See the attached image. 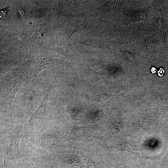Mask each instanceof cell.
Instances as JSON below:
<instances>
[{"label": "cell", "mask_w": 168, "mask_h": 168, "mask_svg": "<svg viewBox=\"0 0 168 168\" xmlns=\"http://www.w3.org/2000/svg\"><path fill=\"white\" fill-rule=\"evenodd\" d=\"M19 127L10 133L6 142L4 163L9 161H16L17 160L22 158L19 146L22 136V129Z\"/></svg>", "instance_id": "cell-1"}, {"label": "cell", "mask_w": 168, "mask_h": 168, "mask_svg": "<svg viewBox=\"0 0 168 168\" xmlns=\"http://www.w3.org/2000/svg\"><path fill=\"white\" fill-rule=\"evenodd\" d=\"M24 118L21 113L10 114L4 115L1 122V134L2 135L12 131L19 126Z\"/></svg>", "instance_id": "cell-2"}, {"label": "cell", "mask_w": 168, "mask_h": 168, "mask_svg": "<svg viewBox=\"0 0 168 168\" xmlns=\"http://www.w3.org/2000/svg\"><path fill=\"white\" fill-rule=\"evenodd\" d=\"M121 149L132 153L138 156L141 155L140 151L146 149L145 147L140 142L131 138H126L120 145Z\"/></svg>", "instance_id": "cell-3"}, {"label": "cell", "mask_w": 168, "mask_h": 168, "mask_svg": "<svg viewBox=\"0 0 168 168\" xmlns=\"http://www.w3.org/2000/svg\"><path fill=\"white\" fill-rule=\"evenodd\" d=\"M21 76H12L6 80L7 88L9 94V104L11 107L13 98L22 80Z\"/></svg>", "instance_id": "cell-4"}, {"label": "cell", "mask_w": 168, "mask_h": 168, "mask_svg": "<svg viewBox=\"0 0 168 168\" xmlns=\"http://www.w3.org/2000/svg\"><path fill=\"white\" fill-rule=\"evenodd\" d=\"M47 100H45L42 103L41 105L34 113L30 119L25 125V129L28 130H31L36 125L37 121L42 119L44 115L46 109V104Z\"/></svg>", "instance_id": "cell-5"}, {"label": "cell", "mask_w": 168, "mask_h": 168, "mask_svg": "<svg viewBox=\"0 0 168 168\" xmlns=\"http://www.w3.org/2000/svg\"><path fill=\"white\" fill-rule=\"evenodd\" d=\"M121 1H112L107 2L105 4L100 7L98 9L103 11L106 13H111L116 11L121 6Z\"/></svg>", "instance_id": "cell-6"}, {"label": "cell", "mask_w": 168, "mask_h": 168, "mask_svg": "<svg viewBox=\"0 0 168 168\" xmlns=\"http://www.w3.org/2000/svg\"><path fill=\"white\" fill-rule=\"evenodd\" d=\"M34 96V93L31 90H28L23 96L22 100L26 103L30 104L33 100Z\"/></svg>", "instance_id": "cell-7"}, {"label": "cell", "mask_w": 168, "mask_h": 168, "mask_svg": "<svg viewBox=\"0 0 168 168\" xmlns=\"http://www.w3.org/2000/svg\"><path fill=\"white\" fill-rule=\"evenodd\" d=\"M146 16V11H139L137 12L132 17V20L135 21L144 19Z\"/></svg>", "instance_id": "cell-8"}, {"label": "cell", "mask_w": 168, "mask_h": 168, "mask_svg": "<svg viewBox=\"0 0 168 168\" xmlns=\"http://www.w3.org/2000/svg\"><path fill=\"white\" fill-rule=\"evenodd\" d=\"M83 45L91 48H100V43L98 41L95 40H87L85 42H82Z\"/></svg>", "instance_id": "cell-9"}, {"label": "cell", "mask_w": 168, "mask_h": 168, "mask_svg": "<svg viewBox=\"0 0 168 168\" xmlns=\"http://www.w3.org/2000/svg\"><path fill=\"white\" fill-rule=\"evenodd\" d=\"M140 127L142 129H146L149 128L150 123L146 118L142 117L140 119L139 121Z\"/></svg>", "instance_id": "cell-10"}, {"label": "cell", "mask_w": 168, "mask_h": 168, "mask_svg": "<svg viewBox=\"0 0 168 168\" xmlns=\"http://www.w3.org/2000/svg\"><path fill=\"white\" fill-rule=\"evenodd\" d=\"M123 55L126 60L130 63L132 64L135 62V58L132 53L128 51H125Z\"/></svg>", "instance_id": "cell-11"}, {"label": "cell", "mask_w": 168, "mask_h": 168, "mask_svg": "<svg viewBox=\"0 0 168 168\" xmlns=\"http://www.w3.org/2000/svg\"><path fill=\"white\" fill-rule=\"evenodd\" d=\"M16 161H9L4 163L2 168H18Z\"/></svg>", "instance_id": "cell-12"}, {"label": "cell", "mask_w": 168, "mask_h": 168, "mask_svg": "<svg viewBox=\"0 0 168 168\" xmlns=\"http://www.w3.org/2000/svg\"><path fill=\"white\" fill-rule=\"evenodd\" d=\"M18 168H33L29 163L25 161H22L17 164Z\"/></svg>", "instance_id": "cell-13"}, {"label": "cell", "mask_w": 168, "mask_h": 168, "mask_svg": "<svg viewBox=\"0 0 168 168\" xmlns=\"http://www.w3.org/2000/svg\"><path fill=\"white\" fill-rule=\"evenodd\" d=\"M101 66L100 63L98 61H93L91 64V68L94 70H97Z\"/></svg>", "instance_id": "cell-14"}, {"label": "cell", "mask_w": 168, "mask_h": 168, "mask_svg": "<svg viewBox=\"0 0 168 168\" xmlns=\"http://www.w3.org/2000/svg\"><path fill=\"white\" fill-rule=\"evenodd\" d=\"M154 38L151 37H149L146 39L145 42L147 45L149 46L153 44L154 42Z\"/></svg>", "instance_id": "cell-15"}, {"label": "cell", "mask_w": 168, "mask_h": 168, "mask_svg": "<svg viewBox=\"0 0 168 168\" xmlns=\"http://www.w3.org/2000/svg\"><path fill=\"white\" fill-rule=\"evenodd\" d=\"M45 168H56V167L52 162L48 161L46 162Z\"/></svg>", "instance_id": "cell-16"}, {"label": "cell", "mask_w": 168, "mask_h": 168, "mask_svg": "<svg viewBox=\"0 0 168 168\" xmlns=\"http://www.w3.org/2000/svg\"><path fill=\"white\" fill-rule=\"evenodd\" d=\"M19 15L21 17H24L25 16V13L24 11L21 8H20L17 11Z\"/></svg>", "instance_id": "cell-17"}, {"label": "cell", "mask_w": 168, "mask_h": 168, "mask_svg": "<svg viewBox=\"0 0 168 168\" xmlns=\"http://www.w3.org/2000/svg\"><path fill=\"white\" fill-rule=\"evenodd\" d=\"M7 11V10L6 9H3L1 10L0 11V17L2 18H3L5 16L6 12Z\"/></svg>", "instance_id": "cell-18"}, {"label": "cell", "mask_w": 168, "mask_h": 168, "mask_svg": "<svg viewBox=\"0 0 168 168\" xmlns=\"http://www.w3.org/2000/svg\"><path fill=\"white\" fill-rule=\"evenodd\" d=\"M36 1H37V2H38V3L39 4H44V3H45L46 2H47L48 1H46V0H36Z\"/></svg>", "instance_id": "cell-19"}, {"label": "cell", "mask_w": 168, "mask_h": 168, "mask_svg": "<svg viewBox=\"0 0 168 168\" xmlns=\"http://www.w3.org/2000/svg\"><path fill=\"white\" fill-rule=\"evenodd\" d=\"M138 168H153L149 165H141Z\"/></svg>", "instance_id": "cell-20"}, {"label": "cell", "mask_w": 168, "mask_h": 168, "mask_svg": "<svg viewBox=\"0 0 168 168\" xmlns=\"http://www.w3.org/2000/svg\"><path fill=\"white\" fill-rule=\"evenodd\" d=\"M157 26L159 28L161 26V20L160 19H159L157 20Z\"/></svg>", "instance_id": "cell-21"}, {"label": "cell", "mask_w": 168, "mask_h": 168, "mask_svg": "<svg viewBox=\"0 0 168 168\" xmlns=\"http://www.w3.org/2000/svg\"><path fill=\"white\" fill-rule=\"evenodd\" d=\"M165 43L168 46V35H167L165 37Z\"/></svg>", "instance_id": "cell-22"}]
</instances>
